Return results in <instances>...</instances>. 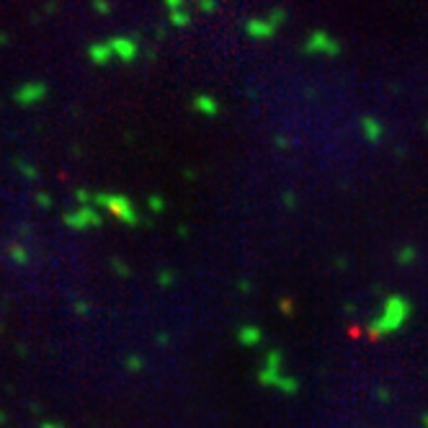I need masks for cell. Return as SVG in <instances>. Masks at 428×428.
<instances>
[{"instance_id":"7","label":"cell","mask_w":428,"mask_h":428,"mask_svg":"<svg viewBox=\"0 0 428 428\" xmlns=\"http://www.w3.org/2000/svg\"><path fill=\"white\" fill-rule=\"evenodd\" d=\"M108 47L114 52V57L119 62H135L140 57V42H137V36H114V39H108Z\"/></svg>"},{"instance_id":"4","label":"cell","mask_w":428,"mask_h":428,"mask_svg":"<svg viewBox=\"0 0 428 428\" xmlns=\"http://www.w3.org/2000/svg\"><path fill=\"white\" fill-rule=\"evenodd\" d=\"M341 42H338L336 36H330L328 31H312V34L307 36L305 42V52L307 55H322V57H338L341 55Z\"/></svg>"},{"instance_id":"37","label":"cell","mask_w":428,"mask_h":428,"mask_svg":"<svg viewBox=\"0 0 428 428\" xmlns=\"http://www.w3.org/2000/svg\"><path fill=\"white\" fill-rule=\"evenodd\" d=\"M421 428H428V410L421 415Z\"/></svg>"},{"instance_id":"22","label":"cell","mask_w":428,"mask_h":428,"mask_svg":"<svg viewBox=\"0 0 428 428\" xmlns=\"http://www.w3.org/2000/svg\"><path fill=\"white\" fill-rule=\"evenodd\" d=\"M171 284H173V271L171 269H160V271H157V286H160V289H168Z\"/></svg>"},{"instance_id":"12","label":"cell","mask_w":428,"mask_h":428,"mask_svg":"<svg viewBox=\"0 0 428 428\" xmlns=\"http://www.w3.org/2000/svg\"><path fill=\"white\" fill-rule=\"evenodd\" d=\"M88 57L93 64H108L114 60V52L108 47V42H93L88 44Z\"/></svg>"},{"instance_id":"34","label":"cell","mask_w":428,"mask_h":428,"mask_svg":"<svg viewBox=\"0 0 428 428\" xmlns=\"http://www.w3.org/2000/svg\"><path fill=\"white\" fill-rule=\"evenodd\" d=\"M377 398L382 400V402H387V400H390V390H387V387H379V390H377Z\"/></svg>"},{"instance_id":"39","label":"cell","mask_w":428,"mask_h":428,"mask_svg":"<svg viewBox=\"0 0 428 428\" xmlns=\"http://www.w3.org/2000/svg\"><path fill=\"white\" fill-rule=\"evenodd\" d=\"M0 423H6V413H0Z\"/></svg>"},{"instance_id":"5","label":"cell","mask_w":428,"mask_h":428,"mask_svg":"<svg viewBox=\"0 0 428 428\" xmlns=\"http://www.w3.org/2000/svg\"><path fill=\"white\" fill-rule=\"evenodd\" d=\"M62 222L70 230H93L103 225V214H101V209L93 207V204L91 207H75L72 212H64Z\"/></svg>"},{"instance_id":"32","label":"cell","mask_w":428,"mask_h":428,"mask_svg":"<svg viewBox=\"0 0 428 428\" xmlns=\"http://www.w3.org/2000/svg\"><path fill=\"white\" fill-rule=\"evenodd\" d=\"M155 341H157V346H168L171 343V336H168V330H160L155 336Z\"/></svg>"},{"instance_id":"25","label":"cell","mask_w":428,"mask_h":428,"mask_svg":"<svg viewBox=\"0 0 428 428\" xmlns=\"http://www.w3.org/2000/svg\"><path fill=\"white\" fill-rule=\"evenodd\" d=\"M186 3L184 0H165V11H168V13H176V11H186Z\"/></svg>"},{"instance_id":"40","label":"cell","mask_w":428,"mask_h":428,"mask_svg":"<svg viewBox=\"0 0 428 428\" xmlns=\"http://www.w3.org/2000/svg\"><path fill=\"white\" fill-rule=\"evenodd\" d=\"M426 129H428V124H426Z\"/></svg>"},{"instance_id":"1","label":"cell","mask_w":428,"mask_h":428,"mask_svg":"<svg viewBox=\"0 0 428 428\" xmlns=\"http://www.w3.org/2000/svg\"><path fill=\"white\" fill-rule=\"evenodd\" d=\"M410 315H413L410 300L402 297V294H390L385 300V305H382L379 317H374V320L366 325V333H369L371 338L393 336V333L405 328V322L410 320Z\"/></svg>"},{"instance_id":"23","label":"cell","mask_w":428,"mask_h":428,"mask_svg":"<svg viewBox=\"0 0 428 428\" xmlns=\"http://www.w3.org/2000/svg\"><path fill=\"white\" fill-rule=\"evenodd\" d=\"M111 269H114L116 276H129V274H132V269L124 264L122 258H111Z\"/></svg>"},{"instance_id":"14","label":"cell","mask_w":428,"mask_h":428,"mask_svg":"<svg viewBox=\"0 0 428 428\" xmlns=\"http://www.w3.org/2000/svg\"><path fill=\"white\" fill-rule=\"evenodd\" d=\"M8 258H11L16 266H29V261H31L29 248H26V245H21V243H13L11 248H8Z\"/></svg>"},{"instance_id":"38","label":"cell","mask_w":428,"mask_h":428,"mask_svg":"<svg viewBox=\"0 0 428 428\" xmlns=\"http://www.w3.org/2000/svg\"><path fill=\"white\" fill-rule=\"evenodd\" d=\"M0 44H8V34H6V31H0Z\"/></svg>"},{"instance_id":"15","label":"cell","mask_w":428,"mask_h":428,"mask_svg":"<svg viewBox=\"0 0 428 428\" xmlns=\"http://www.w3.org/2000/svg\"><path fill=\"white\" fill-rule=\"evenodd\" d=\"M16 171L21 173L23 179H29V181L39 179V168H36L34 163H29V160H16Z\"/></svg>"},{"instance_id":"11","label":"cell","mask_w":428,"mask_h":428,"mask_svg":"<svg viewBox=\"0 0 428 428\" xmlns=\"http://www.w3.org/2000/svg\"><path fill=\"white\" fill-rule=\"evenodd\" d=\"M191 108L201 116H217L220 114V103H217V98H212V96H207V93H199V96L191 101Z\"/></svg>"},{"instance_id":"8","label":"cell","mask_w":428,"mask_h":428,"mask_svg":"<svg viewBox=\"0 0 428 428\" xmlns=\"http://www.w3.org/2000/svg\"><path fill=\"white\" fill-rule=\"evenodd\" d=\"M245 34L258 39V42H266V39H271L276 34V26L269 18H248L245 21Z\"/></svg>"},{"instance_id":"29","label":"cell","mask_w":428,"mask_h":428,"mask_svg":"<svg viewBox=\"0 0 428 428\" xmlns=\"http://www.w3.org/2000/svg\"><path fill=\"white\" fill-rule=\"evenodd\" d=\"M93 11H96V13H111V6H108L106 0H96V3H93Z\"/></svg>"},{"instance_id":"16","label":"cell","mask_w":428,"mask_h":428,"mask_svg":"<svg viewBox=\"0 0 428 428\" xmlns=\"http://www.w3.org/2000/svg\"><path fill=\"white\" fill-rule=\"evenodd\" d=\"M276 390H278L281 395H297V393H300V382H297V379H294L292 374H284V379L278 382Z\"/></svg>"},{"instance_id":"35","label":"cell","mask_w":428,"mask_h":428,"mask_svg":"<svg viewBox=\"0 0 428 428\" xmlns=\"http://www.w3.org/2000/svg\"><path fill=\"white\" fill-rule=\"evenodd\" d=\"M39 428H64V426H62V423H57V421H44Z\"/></svg>"},{"instance_id":"17","label":"cell","mask_w":428,"mask_h":428,"mask_svg":"<svg viewBox=\"0 0 428 428\" xmlns=\"http://www.w3.org/2000/svg\"><path fill=\"white\" fill-rule=\"evenodd\" d=\"M168 21H171L173 29H184L191 23V13H188V8L186 11H176V13H168Z\"/></svg>"},{"instance_id":"9","label":"cell","mask_w":428,"mask_h":428,"mask_svg":"<svg viewBox=\"0 0 428 428\" xmlns=\"http://www.w3.org/2000/svg\"><path fill=\"white\" fill-rule=\"evenodd\" d=\"M235 338L243 349H256V346L264 343V330L258 328V325H243V328H237Z\"/></svg>"},{"instance_id":"19","label":"cell","mask_w":428,"mask_h":428,"mask_svg":"<svg viewBox=\"0 0 428 428\" xmlns=\"http://www.w3.org/2000/svg\"><path fill=\"white\" fill-rule=\"evenodd\" d=\"M266 18H269V21L274 23V26H281V23L286 21V8H281V6H274L271 11H269V16H266Z\"/></svg>"},{"instance_id":"18","label":"cell","mask_w":428,"mask_h":428,"mask_svg":"<svg viewBox=\"0 0 428 428\" xmlns=\"http://www.w3.org/2000/svg\"><path fill=\"white\" fill-rule=\"evenodd\" d=\"M124 369L132 371V374H137V371L145 369V359L140 356V354H129L127 359H124Z\"/></svg>"},{"instance_id":"27","label":"cell","mask_w":428,"mask_h":428,"mask_svg":"<svg viewBox=\"0 0 428 428\" xmlns=\"http://www.w3.org/2000/svg\"><path fill=\"white\" fill-rule=\"evenodd\" d=\"M278 310H281L284 315H294V300H289V297L278 300Z\"/></svg>"},{"instance_id":"30","label":"cell","mask_w":428,"mask_h":428,"mask_svg":"<svg viewBox=\"0 0 428 428\" xmlns=\"http://www.w3.org/2000/svg\"><path fill=\"white\" fill-rule=\"evenodd\" d=\"M237 289H240L243 294H250V292H253V281H248V278H240V281H237Z\"/></svg>"},{"instance_id":"28","label":"cell","mask_w":428,"mask_h":428,"mask_svg":"<svg viewBox=\"0 0 428 428\" xmlns=\"http://www.w3.org/2000/svg\"><path fill=\"white\" fill-rule=\"evenodd\" d=\"M281 201H284V207H286V209H294V207H297V193H294V191H284Z\"/></svg>"},{"instance_id":"20","label":"cell","mask_w":428,"mask_h":428,"mask_svg":"<svg viewBox=\"0 0 428 428\" xmlns=\"http://www.w3.org/2000/svg\"><path fill=\"white\" fill-rule=\"evenodd\" d=\"M147 207H150L152 214H160L165 209V199L160 193H150V196H147Z\"/></svg>"},{"instance_id":"36","label":"cell","mask_w":428,"mask_h":428,"mask_svg":"<svg viewBox=\"0 0 428 428\" xmlns=\"http://www.w3.org/2000/svg\"><path fill=\"white\" fill-rule=\"evenodd\" d=\"M188 235V225H179V237H186Z\"/></svg>"},{"instance_id":"26","label":"cell","mask_w":428,"mask_h":428,"mask_svg":"<svg viewBox=\"0 0 428 428\" xmlns=\"http://www.w3.org/2000/svg\"><path fill=\"white\" fill-rule=\"evenodd\" d=\"M196 8L204 11V13H217V11H220V6H217L214 0H201V3H196Z\"/></svg>"},{"instance_id":"31","label":"cell","mask_w":428,"mask_h":428,"mask_svg":"<svg viewBox=\"0 0 428 428\" xmlns=\"http://www.w3.org/2000/svg\"><path fill=\"white\" fill-rule=\"evenodd\" d=\"M289 145H292V140H289V137H286V135H276V147H278V150H286Z\"/></svg>"},{"instance_id":"21","label":"cell","mask_w":428,"mask_h":428,"mask_svg":"<svg viewBox=\"0 0 428 428\" xmlns=\"http://www.w3.org/2000/svg\"><path fill=\"white\" fill-rule=\"evenodd\" d=\"M75 201H78V207H91V204H93V193L88 191V188H83V186H80L78 191H75Z\"/></svg>"},{"instance_id":"33","label":"cell","mask_w":428,"mask_h":428,"mask_svg":"<svg viewBox=\"0 0 428 428\" xmlns=\"http://www.w3.org/2000/svg\"><path fill=\"white\" fill-rule=\"evenodd\" d=\"M88 310H91V305H88V302H83V300L75 302V312H78V315H88Z\"/></svg>"},{"instance_id":"13","label":"cell","mask_w":428,"mask_h":428,"mask_svg":"<svg viewBox=\"0 0 428 428\" xmlns=\"http://www.w3.org/2000/svg\"><path fill=\"white\" fill-rule=\"evenodd\" d=\"M395 261H398V266H413L415 261H418V248L415 245H402V248H398V253H395Z\"/></svg>"},{"instance_id":"24","label":"cell","mask_w":428,"mask_h":428,"mask_svg":"<svg viewBox=\"0 0 428 428\" xmlns=\"http://www.w3.org/2000/svg\"><path fill=\"white\" fill-rule=\"evenodd\" d=\"M36 207H42V209H52V196L47 191H36Z\"/></svg>"},{"instance_id":"10","label":"cell","mask_w":428,"mask_h":428,"mask_svg":"<svg viewBox=\"0 0 428 428\" xmlns=\"http://www.w3.org/2000/svg\"><path fill=\"white\" fill-rule=\"evenodd\" d=\"M361 135H364V140L369 145H379L382 137H385V127H382V122L374 119V116H364V119H361Z\"/></svg>"},{"instance_id":"2","label":"cell","mask_w":428,"mask_h":428,"mask_svg":"<svg viewBox=\"0 0 428 428\" xmlns=\"http://www.w3.org/2000/svg\"><path fill=\"white\" fill-rule=\"evenodd\" d=\"M93 207L106 209L114 220H119L122 225H127V227L142 225V217H140L137 207L132 204V199H127V196H122V193H108V191L93 193Z\"/></svg>"},{"instance_id":"6","label":"cell","mask_w":428,"mask_h":428,"mask_svg":"<svg viewBox=\"0 0 428 428\" xmlns=\"http://www.w3.org/2000/svg\"><path fill=\"white\" fill-rule=\"evenodd\" d=\"M47 93H50V88L44 86V83L31 80V83H23V86L16 88L13 101L18 103V106H34V103H39V101L47 98Z\"/></svg>"},{"instance_id":"3","label":"cell","mask_w":428,"mask_h":428,"mask_svg":"<svg viewBox=\"0 0 428 428\" xmlns=\"http://www.w3.org/2000/svg\"><path fill=\"white\" fill-rule=\"evenodd\" d=\"M284 354L278 349H271L269 354H266V361L264 366L258 369L256 374V382L261 387H278V382L284 379Z\"/></svg>"}]
</instances>
